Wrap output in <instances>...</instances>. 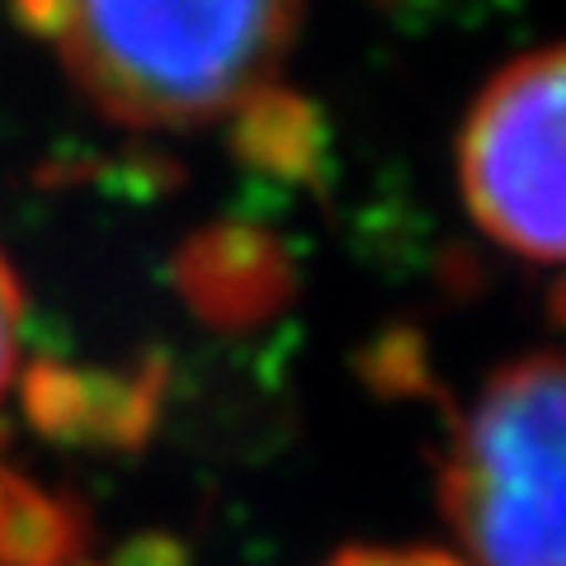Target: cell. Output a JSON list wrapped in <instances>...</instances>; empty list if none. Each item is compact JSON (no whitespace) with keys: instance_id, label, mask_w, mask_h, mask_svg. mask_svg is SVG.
<instances>
[{"instance_id":"cell-1","label":"cell","mask_w":566,"mask_h":566,"mask_svg":"<svg viewBox=\"0 0 566 566\" xmlns=\"http://www.w3.org/2000/svg\"><path fill=\"white\" fill-rule=\"evenodd\" d=\"M104 118L189 133L255 109L303 24V0H10Z\"/></svg>"},{"instance_id":"cell-8","label":"cell","mask_w":566,"mask_h":566,"mask_svg":"<svg viewBox=\"0 0 566 566\" xmlns=\"http://www.w3.org/2000/svg\"><path fill=\"white\" fill-rule=\"evenodd\" d=\"M62 566H71V562H62Z\"/></svg>"},{"instance_id":"cell-3","label":"cell","mask_w":566,"mask_h":566,"mask_svg":"<svg viewBox=\"0 0 566 566\" xmlns=\"http://www.w3.org/2000/svg\"><path fill=\"white\" fill-rule=\"evenodd\" d=\"M458 185L510 255L566 264V43L524 52L482 85L458 133Z\"/></svg>"},{"instance_id":"cell-5","label":"cell","mask_w":566,"mask_h":566,"mask_svg":"<svg viewBox=\"0 0 566 566\" xmlns=\"http://www.w3.org/2000/svg\"><path fill=\"white\" fill-rule=\"evenodd\" d=\"M20 345H24V293L6 251H0V397L10 392L14 368H20Z\"/></svg>"},{"instance_id":"cell-4","label":"cell","mask_w":566,"mask_h":566,"mask_svg":"<svg viewBox=\"0 0 566 566\" xmlns=\"http://www.w3.org/2000/svg\"><path fill=\"white\" fill-rule=\"evenodd\" d=\"M76 547V515L0 468V562L10 566H62Z\"/></svg>"},{"instance_id":"cell-2","label":"cell","mask_w":566,"mask_h":566,"mask_svg":"<svg viewBox=\"0 0 566 566\" xmlns=\"http://www.w3.org/2000/svg\"><path fill=\"white\" fill-rule=\"evenodd\" d=\"M439 501L468 566H566V354L495 368L453 420Z\"/></svg>"},{"instance_id":"cell-6","label":"cell","mask_w":566,"mask_h":566,"mask_svg":"<svg viewBox=\"0 0 566 566\" xmlns=\"http://www.w3.org/2000/svg\"><path fill=\"white\" fill-rule=\"evenodd\" d=\"M326 566H468L463 557L439 553V547H349Z\"/></svg>"},{"instance_id":"cell-7","label":"cell","mask_w":566,"mask_h":566,"mask_svg":"<svg viewBox=\"0 0 566 566\" xmlns=\"http://www.w3.org/2000/svg\"><path fill=\"white\" fill-rule=\"evenodd\" d=\"M553 312H557V322L566 326V279L557 283V293H553Z\"/></svg>"}]
</instances>
